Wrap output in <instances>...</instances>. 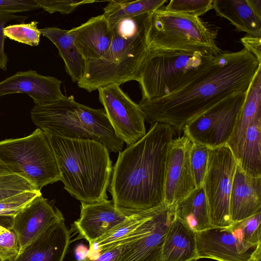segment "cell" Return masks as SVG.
<instances>
[{
	"instance_id": "obj_1",
	"label": "cell",
	"mask_w": 261,
	"mask_h": 261,
	"mask_svg": "<svg viewBox=\"0 0 261 261\" xmlns=\"http://www.w3.org/2000/svg\"><path fill=\"white\" fill-rule=\"evenodd\" d=\"M261 63L245 48L216 56L202 73L170 95L138 103L151 125L166 123L178 132L218 103L246 92Z\"/></svg>"
},
{
	"instance_id": "obj_2",
	"label": "cell",
	"mask_w": 261,
	"mask_h": 261,
	"mask_svg": "<svg viewBox=\"0 0 261 261\" xmlns=\"http://www.w3.org/2000/svg\"><path fill=\"white\" fill-rule=\"evenodd\" d=\"M175 130L154 123L145 136L119 152L108 191L118 208L138 213L164 204L165 166Z\"/></svg>"
},
{
	"instance_id": "obj_3",
	"label": "cell",
	"mask_w": 261,
	"mask_h": 261,
	"mask_svg": "<svg viewBox=\"0 0 261 261\" xmlns=\"http://www.w3.org/2000/svg\"><path fill=\"white\" fill-rule=\"evenodd\" d=\"M152 13L109 24L113 33L109 48L101 58L86 62L77 86L91 92L111 84L120 85L137 81L148 51L147 37Z\"/></svg>"
},
{
	"instance_id": "obj_4",
	"label": "cell",
	"mask_w": 261,
	"mask_h": 261,
	"mask_svg": "<svg viewBox=\"0 0 261 261\" xmlns=\"http://www.w3.org/2000/svg\"><path fill=\"white\" fill-rule=\"evenodd\" d=\"M45 133L53 149L64 189L81 202L108 200L107 190L113 166L107 147L93 140Z\"/></svg>"
},
{
	"instance_id": "obj_5",
	"label": "cell",
	"mask_w": 261,
	"mask_h": 261,
	"mask_svg": "<svg viewBox=\"0 0 261 261\" xmlns=\"http://www.w3.org/2000/svg\"><path fill=\"white\" fill-rule=\"evenodd\" d=\"M31 117L45 133L67 139L97 141L109 152L122 149L124 142L116 134L104 109L78 103L72 95L49 104L35 105Z\"/></svg>"
},
{
	"instance_id": "obj_6",
	"label": "cell",
	"mask_w": 261,
	"mask_h": 261,
	"mask_svg": "<svg viewBox=\"0 0 261 261\" xmlns=\"http://www.w3.org/2000/svg\"><path fill=\"white\" fill-rule=\"evenodd\" d=\"M215 56L148 49L137 80L141 90V100L160 98L183 88L206 70Z\"/></svg>"
},
{
	"instance_id": "obj_7",
	"label": "cell",
	"mask_w": 261,
	"mask_h": 261,
	"mask_svg": "<svg viewBox=\"0 0 261 261\" xmlns=\"http://www.w3.org/2000/svg\"><path fill=\"white\" fill-rule=\"evenodd\" d=\"M218 30L199 17L160 8L152 14L147 42L149 50L198 52L217 56Z\"/></svg>"
},
{
	"instance_id": "obj_8",
	"label": "cell",
	"mask_w": 261,
	"mask_h": 261,
	"mask_svg": "<svg viewBox=\"0 0 261 261\" xmlns=\"http://www.w3.org/2000/svg\"><path fill=\"white\" fill-rule=\"evenodd\" d=\"M0 161L39 190L61 179L49 141L39 128L28 136L0 141Z\"/></svg>"
},
{
	"instance_id": "obj_9",
	"label": "cell",
	"mask_w": 261,
	"mask_h": 261,
	"mask_svg": "<svg viewBox=\"0 0 261 261\" xmlns=\"http://www.w3.org/2000/svg\"><path fill=\"white\" fill-rule=\"evenodd\" d=\"M175 215L173 206L164 204L153 208L136 228L102 250L119 248L114 261H161L165 238Z\"/></svg>"
},
{
	"instance_id": "obj_10",
	"label": "cell",
	"mask_w": 261,
	"mask_h": 261,
	"mask_svg": "<svg viewBox=\"0 0 261 261\" xmlns=\"http://www.w3.org/2000/svg\"><path fill=\"white\" fill-rule=\"evenodd\" d=\"M238 162L226 145L210 148L203 188L213 227H228L232 224L229 201Z\"/></svg>"
},
{
	"instance_id": "obj_11",
	"label": "cell",
	"mask_w": 261,
	"mask_h": 261,
	"mask_svg": "<svg viewBox=\"0 0 261 261\" xmlns=\"http://www.w3.org/2000/svg\"><path fill=\"white\" fill-rule=\"evenodd\" d=\"M246 92L227 97L184 128V135L193 142L214 148L226 145L243 107Z\"/></svg>"
},
{
	"instance_id": "obj_12",
	"label": "cell",
	"mask_w": 261,
	"mask_h": 261,
	"mask_svg": "<svg viewBox=\"0 0 261 261\" xmlns=\"http://www.w3.org/2000/svg\"><path fill=\"white\" fill-rule=\"evenodd\" d=\"M99 99L117 135L130 145L146 134L145 117L139 105L120 88L111 84L99 88Z\"/></svg>"
},
{
	"instance_id": "obj_13",
	"label": "cell",
	"mask_w": 261,
	"mask_h": 261,
	"mask_svg": "<svg viewBox=\"0 0 261 261\" xmlns=\"http://www.w3.org/2000/svg\"><path fill=\"white\" fill-rule=\"evenodd\" d=\"M197 259L218 261L261 260V244L252 245L236 237L228 227H213L196 232Z\"/></svg>"
},
{
	"instance_id": "obj_14",
	"label": "cell",
	"mask_w": 261,
	"mask_h": 261,
	"mask_svg": "<svg viewBox=\"0 0 261 261\" xmlns=\"http://www.w3.org/2000/svg\"><path fill=\"white\" fill-rule=\"evenodd\" d=\"M192 144L184 135L169 144L164 190V204L167 206H173L196 189L190 162Z\"/></svg>"
},
{
	"instance_id": "obj_15",
	"label": "cell",
	"mask_w": 261,
	"mask_h": 261,
	"mask_svg": "<svg viewBox=\"0 0 261 261\" xmlns=\"http://www.w3.org/2000/svg\"><path fill=\"white\" fill-rule=\"evenodd\" d=\"M135 214L117 207L112 200L91 203L81 202L80 217L69 230L71 233L77 234L72 241L83 239L88 242L89 246Z\"/></svg>"
},
{
	"instance_id": "obj_16",
	"label": "cell",
	"mask_w": 261,
	"mask_h": 261,
	"mask_svg": "<svg viewBox=\"0 0 261 261\" xmlns=\"http://www.w3.org/2000/svg\"><path fill=\"white\" fill-rule=\"evenodd\" d=\"M64 219L61 212L51 205L41 194L37 195L14 216L12 230L16 236L19 249Z\"/></svg>"
},
{
	"instance_id": "obj_17",
	"label": "cell",
	"mask_w": 261,
	"mask_h": 261,
	"mask_svg": "<svg viewBox=\"0 0 261 261\" xmlns=\"http://www.w3.org/2000/svg\"><path fill=\"white\" fill-rule=\"evenodd\" d=\"M61 84L55 77L42 75L31 69L18 71L0 82V96L24 93L35 105L49 104L65 97L61 90Z\"/></svg>"
},
{
	"instance_id": "obj_18",
	"label": "cell",
	"mask_w": 261,
	"mask_h": 261,
	"mask_svg": "<svg viewBox=\"0 0 261 261\" xmlns=\"http://www.w3.org/2000/svg\"><path fill=\"white\" fill-rule=\"evenodd\" d=\"M64 219L50 226L37 239L19 249L10 261H64L71 241Z\"/></svg>"
},
{
	"instance_id": "obj_19",
	"label": "cell",
	"mask_w": 261,
	"mask_h": 261,
	"mask_svg": "<svg viewBox=\"0 0 261 261\" xmlns=\"http://www.w3.org/2000/svg\"><path fill=\"white\" fill-rule=\"evenodd\" d=\"M261 212V177L246 174L237 164L229 201L232 224Z\"/></svg>"
},
{
	"instance_id": "obj_20",
	"label": "cell",
	"mask_w": 261,
	"mask_h": 261,
	"mask_svg": "<svg viewBox=\"0 0 261 261\" xmlns=\"http://www.w3.org/2000/svg\"><path fill=\"white\" fill-rule=\"evenodd\" d=\"M73 29L75 45L86 62L101 58L112 42L111 28L103 14L90 18Z\"/></svg>"
},
{
	"instance_id": "obj_21",
	"label": "cell",
	"mask_w": 261,
	"mask_h": 261,
	"mask_svg": "<svg viewBox=\"0 0 261 261\" xmlns=\"http://www.w3.org/2000/svg\"><path fill=\"white\" fill-rule=\"evenodd\" d=\"M261 113V65L247 90L245 99L232 135L226 144L238 162L247 130L255 117Z\"/></svg>"
},
{
	"instance_id": "obj_22",
	"label": "cell",
	"mask_w": 261,
	"mask_h": 261,
	"mask_svg": "<svg viewBox=\"0 0 261 261\" xmlns=\"http://www.w3.org/2000/svg\"><path fill=\"white\" fill-rule=\"evenodd\" d=\"M196 232L176 216L167 230L161 261L197 260Z\"/></svg>"
},
{
	"instance_id": "obj_23",
	"label": "cell",
	"mask_w": 261,
	"mask_h": 261,
	"mask_svg": "<svg viewBox=\"0 0 261 261\" xmlns=\"http://www.w3.org/2000/svg\"><path fill=\"white\" fill-rule=\"evenodd\" d=\"M39 31L57 47L64 62L66 72L73 82L77 83L83 76L86 61L75 45L73 28L65 30L53 27L39 29Z\"/></svg>"
},
{
	"instance_id": "obj_24",
	"label": "cell",
	"mask_w": 261,
	"mask_h": 261,
	"mask_svg": "<svg viewBox=\"0 0 261 261\" xmlns=\"http://www.w3.org/2000/svg\"><path fill=\"white\" fill-rule=\"evenodd\" d=\"M216 14L227 19L239 32L261 37V17L249 6L247 0H213Z\"/></svg>"
},
{
	"instance_id": "obj_25",
	"label": "cell",
	"mask_w": 261,
	"mask_h": 261,
	"mask_svg": "<svg viewBox=\"0 0 261 261\" xmlns=\"http://www.w3.org/2000/svg\"><path fill=\"white\" fill-rule=\"evenodd\" d=\"M173 208L175 216L196 232L213 227L203 187L196 188Z\"/></svg>"
},
{
	"instance_id": "obj_26",
	"label": "cell",
	"mask_w": 261,
	"mask_h": 261,
	"mask_svg": "<svg viewBox=\"0 0 261 261\" xmlns=\"http://www.w3.org/2000/svg\"><path fill=\"white\" fill-rule=\"evenodd\" d=\"M238 164L247 175L261 177V113L249 126Z\"/></svg>"
},
{
	"instance_id": "obj_27",
	"label": "cell",
	"mask_w": 261,
	"mask_h": 261,
	"mask_svg": "<svg viewBox=\"0 0 261 261\" xmlns=\"http://www.w3.org/2000/svg\"><path fill=\"white\" fill-rule=\"evenodd\" d=\"M166 2L167 0H112L104 8L103 14L111 24L123 18L152 13Z\"/></svg>"
},
{
	"instance_id": "obj_28",
	"label": "cell",
	"mask_w": 261,
	"mask_h": 261,
	"mask_svg": "<svg viewBox=\"0 0 261 261\" xmlns=\"http://www.w3.org/2000/svg\"><path fill=\"white\" fill-rule=\"evenodd\" d=\"M261 212L232 223L228 228L238 239L252 245L261 244Z\"/></svg>"
},
{
	"instance_id": "obj_29",
	"label": "cell",
	"mask_w": 261,
	"mask_h": 261,
	"mask_svg": "<svg viewBox=\"0 0 261 261\" xmlns=\"http://www.w3.org/2000/svg\"><path fill=\"white\" fill-rule=\"evenodd\" d=\"M38 22L20 23L8 25L4 28L6 37L19 43L32 46H37L40 42L41 33L38 28Z\"/></svg>"
},
{
	"instance_id": "obj_30",
	"label": "cell",
	"mask_w": 261,
	"mask_h": 261,
	"mask_svg": "<svg viewBox=\"0 0 261 261\" xmlns=\"http://www.w3.org/2000/svg\"><path fill=\"white\" fill-rule=\"evenodd\" d=\"M210 148L193 142L190 152L191 168L196 188L203 187L206 174Z\"/></svg>"
},
{
	"instance_id": "obj_31",
	"label": "cell",
	"mask_w": 261,
	"mask_h": 261,
	"mask_svg": "<svg viewBox=\"0 0 261 261\" xmlns=\"http://www.w3.org/2000/svg\"><path fill=\"white\" fill-rule=\"evenodd\" d=\"M213 0H171L163 9L166 11L199 17L213 9Z\"/></svg>"
},
{
	"instance_id": "obj_32",
	"label": "cell",
	"mask_w": 261,
	"mask_h": 261,
	"mask_svg": "<svg viewBox=\"0 0 261 261\" xmlns=\"http://www.w3.org/2000/svg\"><path fill=\"white\" fill-rule=\"evenodd\" d=\"M36 191L40 190L17 174H0V200L23 192Z\"/></svg>"
},
{
	"instance_id": "obj_33",
	"label": "cell",
	"mask_w": 261,
	"mask_h": 261,
	"mask_svg": "<svg viewBox=\"0 0 261 261\" xmlns=\"http://www.w3.org/2000/svg\"><path fill=\"white\" fill-rule=\"evenodd\" d=\"M40 191H28L0 200V215L15 216L37 195Z\"/></svg>"
},
{
	"instance_id": "obj_34",
	"label": "cell",
	"mask_w": 261,
	"mask_h": 261,
	"mask_svg": "<svg viewBox=\"0 0 261 261\" xmlns=\"http://www.w3.org/2000/svg\"><path fill=\"white\" fill-rule=\"evenodd\" d=\"M36 2L39 8L49 13L58 12L62 14H69L81 5L97 2L93 0H36Z\"/></svg>"
},
{
	"instance_id": "obj_35",
	"label": "cell",
	"mask_w": 261,
	"mask_h": 261,
	"mask_svg": "<svg viewBox=\"0 0 261 261\" xmlns=\"http://www.w3.org/2000/svg\"><path fill=\"white\" fill-rule=\"evenodd\" d=\"M19 247L16 236L12 229H4L0 233V261H10L18 253Z\"/></svg>"
},
{
	"instance_id": "obj_36",
	"label": "cell",
	"mask_w": 261,
	"mask_h": 261,
	"mask_svg": "<svg viewBox=\"0 0 261 261\" xmlns=\"http://www.w3.org/2000/svg\"><path fill=\"white\" fill-rule=\"evenodd\" d=\"M28 18V16L16 15L0 12V69L3 70L5 71L7 70V63L9 60L4 49L6 37L4 33V28L5 27V25L10 21L14 20L23 22Z\"/></svg>"
},
{
	"instance_id": "obj_37",
	"label": "cell",
	"mask_w": 261,
	"mask_h": 261,
	"mask_svg": "<svg viewBox=\"0 0 261 261\" xmlns=\"http://www.w3.org/2000/svg\"><path fill=\"white\" fill-rule=\"evenodd\" d=\"M39 9L36 0H0V12L12 14Z\"/></svg>"
},
{
	"instance_id": "obj_38",
	"label": "cell",
	"mask_w": 261,
	"mask_h": 261,
	"mask_svg": "<svg viewBox=\"0 0 261 261\" xmlns=\"http://www.w3.org/2000/svg\"><path fill=\"white\" fill-rule=\"evenodd\" d=\"M241 42L247 51L254 55L261 63V37L247 35L241 39Z\"/></svg>"
},
{
	"instance_id": "obj_39",
	"label": "cell",
	"mask_w": 261,
	"mask_h": 261,
	"mask_svg": "<svg viewBox=\"0 0 261 261\" xmlns=\"http://www.w3.org/2000/svg\"><path fill=\"white\" fill-rule=\"evenodd\" d=\"M119 253V248H114L101 253L98 257L94 259H89L88 258L81 260L76 261H114Z\"/></svg>"
},
{
	"instance_id": "obj_40",
	"label": "cell",
	"mask_w": 261,
	"mask_h": 261,
	"mask_svg": "<svg viewBox=\"0 0 261 261\" xmlns=\"http://www.w3.org/2000/svg\"><path fill=\"white\" fill-rule=\"evenodd\" d=\"M14 224V216L0 215V227L6 229H12Z\"/></svg>"
},
{
	"instance_id": "obj_41",
	"label": "cell",
	"mask_w": 261,
	"mask_h": 261,
	"mask_svg": "<svg viewBox=\"0 0 261 261\" xmlns=\"http://www.w3.org/2000/svg\"><path fill=\"white\" fill-rule=\"evenodd\" d=\"M89 249L83 245H78L75 249L76 260H81L86 258Z\"/></svg>"
},
{
	"instance_id": "obj_42",
	"label": "cell",
	"mask_w": 261,
	"mask_h": 261,
	"mask_svg": "<svg viewBox=\"0 0 261 261\" xmlns=\"http://www.w3.org/2000/svg\"><path fill=\"white\" fill-rule=\"evenodd\" d=\"M247 2L254 13L261 17V0H247Z\"/></svg>"
},
{
	"instance_id": "obj_43",
	"label": "cell",
	"mask_w": 261,
	"mask_h": 261,
	"mask_svg": "<svg viewBox=\"0 0 261 261\" xmlns=\"http://www.w3.org/2000/svg\"><path fill=\"white\" fill-rule=\"evenodd\" d=\"M12 173V172L0 161V174H4V173Z\"/></svg>"
},
{
	"instance_id": "obj_44",
	"label": "cell",
	"mask_w": 261,
	"mask_h": 261,
	"mask_svg": "<svg viewBox=\"0 0 261 261\" xmlns=\"http://www.w3.org/2000/svg\"><path fill=\"white\" fill-rule=\"evenodd\" d=\"M4 229H5V228H3V227H0V233H1L3 230H4Z\"/></svg>"
},
{
	"instance_id": "obj_45",
	"label": "cell",
	"mask_w": 261,
	"mask_h": 261,
	"mask_svg": "<svg viewBox=\"0 0 261 261\" xmlns=\"http://www.w3.org/2000/svg\"><path fill=\"white\" fill-rule=\"evenodd\" d=\"M251 261H261V260H251Z\"/></svg>"
}]
</instances>
